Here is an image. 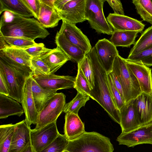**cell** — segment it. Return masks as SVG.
<instances>
[{"mask_svg":"<svg viewBox=\"0 0 152 152\" xmlns=\"http://www.w3.org/2000/svg\"><path fill=\"white\" fill-rule=\"evenodd\" d=\"M41 1L47 5L53 6V3L55 0H41Z\"/></svg>","mask_w":152,"mask_h":152,"instance_id":"cell-48","label":"cell"},{"mask_svg":"<svg viewBox=\"0 0 152 152\" xmlns=\"http://www.w3.org/2000/svg\"><path fill=\"white\" fill-rule=\"evenodd\" d=\"M111 71L118 78L122 86L125 103L136 98L142 93L138 82L127 66L125 58L119 55H117Z\"/></svg>","mask_w":152,"mask_h":152,"instance_id":"cell-4","label":"cell"},{"mask_svg":"<svg viewBox=\"0 0 152 152\" xmlns=\"http://www.w3.org/2000/svg\"><path fill=\"white\" fill-rule=\"evenodd\" d=\"M18 102L6 95L0 94V118L12 115L20 116L24 113L23 107Z\"/></svg>","mask_w":152,"mask_h":152,"instance_id":"cell-24","label":"cell"},{"mask_svg":"<svg viewBox=\"0 0 152 152\" xmlns=\"http://www.w3.org/2000/svg\"><path fill=\"white\" fill-rule=\"evenodd\" d=\"M59 32L69 42L83 50L86 55L91 51L92 48L89 40L75 25L63 20Z\"/></svg>","mask_w":152,"mask_h":152,"instance_id":"cell-13","label":"cell"},{"mask_svg":"<svg viewBox=\"0 0 152 152\" xmlns=\"http://www.w3.org/2000/svg\"><path fill=\"white\" fill-rule=\"evenodd\" d=\"M127 58L140 61L148 67L152 66V46L138 54L128 56Z\"/></svg>","mask_w":152,"mask_h":152,"instance_id":"cell-38","label":"cell"},{"mask_svg":"<svg viewBox=\"0 0 152 152\" xmlns=\"http://www.w3.org/2000/svg\"><path fill=\"white\" fill-rule=\"evenodd\" d=\"M86 0H69L61 10L57 11L62 20L74 25L86 20Z\"/></svg>","mask_w":152,"mask_h":152,"instance_id":"cell-12","label":"cell"},{"mask_svg":"<svg viewBox=\"0 0 152 152\" xmlns=\"http://www.w3.org/2000/svg\"><path fill=\"white\" fill-rule=\"evenodd\" d=\"M126 64L137 79L142 92L152 96V69L141 62L125 59Z\"/></svg>","mask_w":152,"mask_h":152,"instance_id":"cell-10","label":"cell"},{"mask_svg":"<svg viewBox=\"0 0 152 152\" xmlns=\"http://www.w3.org/2000/svg\"><path fill=\"white\" fill-rule=\"evenodd\" d=\"M132 3L141 18L152 25V0H133Z\"/></svg>","mask_w":152,"mask_h":152,"instance_id":"cell-31","label":"cell"},{"mask_svg":"<svg viewBox=\"0 0 152 152\" xmlns=\"http://www.w3.org/2000/svg\"><path fill=\"white\" fill-rule=\"evenodd\" d=\"M66 96L62 93H57L39 113L35 129H40L56 121L63 112L66 105Z\"/></svg>","mask_w":152,"mask_h":152,"instance_id":"cell-7","label":"cell"},{"mask_svg":"<svg viewBox=\"0 0 152 152\" xmlns=\"http://www.w3.org/2000/svg\"><path fill=\"white\" fill-rule=\"evenodd\" d=\"M60 134L56 121L38 129H31V142L33 152H39L51 143Z\"/></svg>","mask_w":152,"mask_h":152,"instance_id":"cell-8","label":"cell"},{"mask_svg":"<svg viewBox=\"0 0 152 152\" xmlns=\"http://www.w3.org/2000/svg\"><path fill=\"white\" fill-rule=\"evenodd\" d=\"M116 140L119 145L128 147L144 144L152 145V124L141 126L127 133H121Z\"/></svg>","mask_w":152,"mask_h":152,"instance_id":"cell-9","label":"cell"},{"mask_svg":"<svg viewBox=\"0 0 152 152\" xmlns=\"http://www.w3.org/2000/svg\"><path fill=\"white\" fill-rule=\"evenodd\" d=\"M135 103L141 126L152 124V96L142 92L135 98Z\"/></svg>","mask_w":152,"mask_h":152,"instance_id":"cell-19","label":"cell"},{"mask_svg":"<svg viewBox=\"0 0 152 152\" xmlns=\"http://www.w3.org/2000/svg\"><path fill=\"white\" fill-rule=\"evenodd\" d=\"M55 43L69 57L70 60L77 64L86 55L85 53L75 45L69 42L64 36L58 31L56 34Z\"/></svg>","mask_w":152,"mask_h":152,"instance_id":"cell-20","label":"cell"},{"mask_svg":"<svg viewBox=\"0 0 152 152\" xmlns=\"http://www.w3.org/2000/svg\"><path fill=\"white\" fill-rule=\"evenodd\" d=\"M107 76L108 86L111 97L116 107L119 110L125 103L114 85L109 73L107 74Z\"/></svg>","mask_w":152,"mask_h":152,"instance_id":"cell-39","label":"cell"},{"mask_svg":"<svg viewBox=\"0 0 152 152\" xmlns=\"http://www.w3.org/2000/svg\"><path fill=\"white\" fill-rule=\"evenodd\" d=\"M9 46L6 42L4 37L0 33V50Z\"/></svg>","mask_w":152,"mask_h":152,"instance_id":"cell-46","label":"cell"},{"mask_svg":"<svg viewBox=\"0 0 152 152\" xmlns=\"http://www.w3.org/2000/svg\"><path fill=\"white\" fill-rule=\"evenodd\" d=\"M64 135L69 141L75 139L85 132L84 124L78 115L72 113H65Z\"/></svg>","mask_w":152,"mask_h":152,"instance_id":"cell-21","label":"cell"},{"mask_svg":"<svg viewBox=\"0 0 152 152\" xmlns=\"http://www.w3.org/2000/svg\"><path fill=\"white\" fill-rule=\"evenodd\" d=\"M152 46V25L146 29L135 42L128 56L136 55Z\"/></svg>","mask_w":152,"mask_h":152,"instance_id":"cell-29","label":"cell"},{"mask_svg":"<svg viewBox=\"0 0 152 152\" xmlns=\"http://www.w3.org/2000/svg\"><path fill=\"white\" fill-rule=\"evenodd\" d=\"M4 11L26 18L34 17L23 0H0V14Z\"/></svg>","mask_w":152,"mask_h":152,"instance_id":"cell-26","label":"cell"},{"mask_svg":"<svg viewBox=\"0 0 152 152\" xmlns=\"http://www.w3.org/2000/svg\"><path fill=\"white\" fill-rule=\"evenodd\" d=\"M51 49L46 48L43 43H37L36 45L24 49L25 51L31 57L39 56L43 53H46Z\"/></svg>","mask_w":152,"mask_h":152,"instance_id":"cell-40","label":"cell"},{"mask_svg":"<svg viewBox=\"0 0 152 152\" xmlns=\"http://www.w3.org/2000/svg\"><path fill=\"white\" fill-rule=\"evenodd\" d=\"M119 111L121 133H127L141 126L136 108L135 99L126 103Z\"/></svg>","mask_w":152,"mask_h":152,"instance_id":"cell-16","label":"cell"},{"mask_svg":"<svg viewBox=\"0 0 152 152\" xmlns=\"http://www.w3.org/2000/svg\"><path fill=\"white\" fill-rule=\"evenodd\" d=\"M43 59L48 66L51 74H54L67 61L70 60L69 57L58 47L51 49L45 53Z\"/></svg>","mask_w":152,"mask_h":152,"instance_id":"cell-23","label":"cell"},{"mask_svg":"<svg viewBox=\"0 0 152 152\" xmlns=\"http://www.w3.org/2000/svg\"><path fill=\"white\" fill-rule=\"evenodd\" d=\"M113 31H133L142 32L145 25L141 21L125 15L110 13L107 18Z\"/></svg>","mask_w":152,"mask_h":152,"instance_id":"cell-17","label":"cell"},{"mask_svg":"<svg viewBox=\"0 0 152 152\" xmlns=\"http://www.w3.org/2000/svg\"><path fill=\"white\" fill-rule=\"evenodd\" d=\"M69 0H55L53 6L57 11L61 10L65 4Z\"/></svg>","mask_w":152,"mask_h":152,"instance_id":"cell-45","label":"cell"},{"mask_svg":"<svg viewBox=\"0 0 152 152\" xmlns=\"http://www.w3.org/2000/svg\"><path fill=\"white\" fill-rule=\"evenodd\" d=\"M63 152H69V151H68L66 150H65Z\"/></svg>","mask_w":152,"mask_h":152,"instance_id":"cell-49","label":"cell"},{"mask_svg":"<svg viewBox=\"0 0 152 152\" xmlns=\"http://www.w3.org/2000/svg\"><path fill=\"white\" fill-rule=\"evenodd\" d=\"M23 2L31 11L34 17L37 20L38 19L41 8L40 0H23Z\"/></svg>","mask_w":152,"mask_h":152,"instance_id":"cell-41","label":"cell"},{"mask_svg":"<svg viewBox=\"0 0 152 152\" xmlns=\"http://www.w3.org/2000/svg\"><path fill=\"white\" fill-rule=\"evenodd\" d=\"M31 87L36 107L39 113L57 93V91L42 87L32 76Z\"/></svg>","mask_w":152,"mask_h":152,"instance_id":"cell-22","label":"cell"},{"mask_svg":"<svg viewBox=\"0 0 152 152\" xmlns=\"http://www.w3.org/2000/svg\"><path fill=\"white\" fill-rule=\"evenodd\" d=\"M114 12V13L120 15H125L124 10L121 1L119 0L106 1Z\"/></svg>","mask_w":152,"mask_h":152,"instance_id":"cell-42","label":"cell"},{"mask_svg":"<svg viewBox=\"0 0 152 152\" xmlns=\"http://www.w3.org/2000/svg\"><path fill=\"white\" fill-rule=\"evenodd\" d=\"M15 125L9 124L0 126V152H9Z\"/></svg>","mask_w":152,"mask_h":152,"instance_id":"cell-30","label":"cell"},{"mask_svg":"<svg viewBox=\"0 0 152 152\" xmlns=\"http://www.w3.org/2000/svg\"><path fill=\"white\" fill-rule=\"evenodd\" d=\"M0 74L7 86L8 96L21 103L23 87L28 77L12 68L1 58Z\"/></svg>","mask_w":152,"mask_h":152,"instance_id":"cell-6","label":"cell"},{"mask_svg":"<svg viewBox=\"0 0 152 152\" xmlns=\"http://www.w3.org/2000/svg\"><path fill=\"white\" fill-rule=\"evenodd\" d=\"M33 78L42 88L57 91L74 88L76 77L54 74L33 76Z\"/></svg>","mask_w":152,"mask_h":152,"instance_id":"cell-14","label":"cell"},{"mask_svg":"<svg viewBox=\"0 0 152 152\" xmlns=\"http://www.w3.org/2000/svg\"><path fill=\"white\" fill-rule=\"evenodd\" d=\"M109 73L111 77L114 85L120 93L122 98L125 102L122 88L120 82L118 78L112 71Z\"/></svg>","mask_w":152,"mask_h":152,"instance_id":"cell-43","label":"cell"},{"mask_svg":"<svg viewBox=\"0 0 152 152\" xmlns=\"http://www.w3.org/2000/svg\"><path fill=\"white\" fill-rule=\"evenodd\" d=\"M91 59L94 74V86L89 96L96 101L117 123L120 122L119 110L116 107L109 90L107 73L97 58L94 46L88 54Z\"/></svg>","mask_w":152,"mask_h":152,"instance_id":"cell-1","label":"cell"},{"mask_svg":"<svg viewBox=\"0 0 152 152\" xmlns=\"http://www.w3.org/2000/svg\"><path fill=\"white\" fill-rule=\"evenodd\" d=\"M74 88L77 90V92L89 96L91 89L89 84L81 69L78 66Z\"/></svg>","mask_w":152,"mask_h":152,"instance_id":"cell-36","label":"cell"},{"mask_svg":"<svg viewBox=\"0 0 152 152\" xmlns=\"http://www.w3.org/2000/svg\"><path fill=\"white\" fill-rule=\"evenodd\" d=\"M89 84L91 90L94 86V74L91 59L88 54L78 64Z\"/></svg>","mask_w":152,"mask_h":152,"instance_id":"cell-34","label":"cell"},{"mask_svg":"<svg viewBox=\"0 0 152 152\" xmlns=\"http://www.w3.org/2000/svg\"><path fill=\"white\" fill-rule=\"evenodd\" d=\"M12 14L10 20L1 17L0 33L4 37H20L34 40L38 38L44 39L50 34L37 19Z\"/></svg>","mask_w":152,"mask_h":152,"instance_id":"cell-2","label":"cell"},{"mask_svg":"<svg viewBox=\"0 0 152 152\" xmlns=\"http://www.w3.org/2000/svg\"><path fill=\"white\" fill-rule=\"evenodd\" d=\"M20 152H33L31 141Z\"/></svg>","mask_w":152,"mask_h":152,"instance_id":"cell-47","label":"cell"},{"mask_svg":"<svg viewBox=\"0 0 152 152\" xmlns=\"http://www.w3.org/2000/svg\"><path fill=\"white\" fill-rule=\"evenodd\" d=\"M0 51L15 63L31 68L32 57L24 49L8 46Z\"/></svg>","mask_w":152,"mask_h":152,"instance_id":"cell-27","label":"cell"},{"mask_svg":"<svg viewBox=\"0 0 152 152\" xmlns=\"http://www.w3.org/2000/svg\"><path fill=\"white\" fill-rule=\"evenodd\" d=\"M105 0H86L85 18L98 34L112 35L113 30L105 17L103 11Z\"/></svg>","mask_w":152,"mask_h":152,"instance_id":"cell-5","label":"cell"},{"mask_svg":"<svg viewBox=\"0 0 152 152\" xmlns=\"http://www.w3.org/2000/svg\"><path fill=\"white\" fill-rule=\"evenodd\" d=\"M4 39L9 46L24 49L37 44L34 40L23 38L4 37Z\"/></svg>","mask_w":152,"mask_h":152,"instance_id":"cell-37","label":"cell"},{"mask_svg":"<svg viewBox=\"0 0 152 152\" xmlns=\"http://www.w3.org/2000/svg\"><path fill=\"white\" fill-rule=\"evenodd\" d=\"M15 126L9 152H20L31 141V129L25 120L15 124Z\"/></svg>","mask_w":152,"mask_h":152,"instance_id":"cell-18","label":"cell"},{"mask_svg":"<svg viewBox=\"0 0 152 152\" xmlns=\"http://www.w3.org/2000/svg\"><path fill=\"white\" fill-rule=\"evenodd\" d=\"M139 32L127 31H113L109 41L116 47H129L135 43Z\"/></svg>","mask_w":152,"mask_h":152,"instance_id":"cell-28","label":"cell"},{"mask_svg":"<svg viewBox=\"0 0 152 152\" xmlns=\"http://www.w3.org/2000/svg\"><path fill=\"white\" fill-rule=\"evenodd\" d=\"M110 139L97 132H84L77 138L69 141L65 150L70 152H113Z\"/></svg>","mask_w":152,"mask_h":152,"instance_id":"cell-3","label":"cell"},{"mask_svg":"<svg viewBox=\"0 0 152 152\" xmlns=\"http://www.w3.org/2000/svg\"><path fill=\"white\" fill-rule=\"evenodd\" d=\"M90 98L87 94L77 92L75 96L69 102L66 103L63 112L65 113L70 112L78 115L79 110L85 106Z\"/></svg>","mask_w":152,"mask_h":152,"instance_id":"cell-32","label":"cell"},{"mask_svg":"<svg viewBox=\"0 0 152 152\" xmlns=\"http://www.w3.org/2000/svg\"><path fill=\"white\" fill-rule=\"evenodd\" d=\"M69 142L64 134H60L51 143L39 152H63Z\"/></svg>","mask_w":152,"mask_h":152,"instance_id":"cell-35","label":"cell"},{"mask_svg":"<svg viewBox=\"0 0 152 152\" xmlns=\"http://www.w3.org/2000/svg\"><path fill=\"white\" fill-rule=\"evenodd\" d=\"M41 1V6L37 20L45 28H53L58 25L61 19L53 6L47 5Z\"/></svg>","mask_w":152,"mask_h":152,"instance_id":"cell-25","label":"cell"},{"mask_svg":"<svg viewBox=\"0 0 152 152\" xmlns=\"http://www.w3.org/2000/svg\"><path fill=\"white\" fill-rule=\"evenodd\" d=\"M48 52L32 58L31 68L33 76L45 75L50 74L48 66L43 59L44 55Z\"/></svg>","mask_w":152,"mask_h":152,"instance_id":"cell-33","label":"cell"},{"mask_svg":"<svg viewBox=\"0 0 152 152\" xmlns=\"http://www.w3.org/2000/svg\"><path fill=\"white\" fill-rule=\"evenodd\" d=\"M94 47L99 62L107 73H109L115 57L119 55L116 47L105 38L99 40Z\"/></svg>","mask_w":152,"mask_h":152,"instance_id":"cell-15","label":"cell"},{"mask_svg":"<svg viewBox=\"0 0 152 152\" xmlns=\"http://www.w3.org/2000/svg\"><path fill=\"white\" fill-rule=\"evenodd\" d=\"M0 94L9 96L8 88L2 75L0 74Z\"/></svg>","mask_w":152,"mask_h":152,"instance_id":"cell-44","label":"cell"},{"mask_svg":"<svg viewBox=\"0 0 152 152\" xmlns=\"http://www.w3.org/2000/svg\"><path fill=\"white\" fill-rule=\"evenodd\" d=\"M32 74L26 79L24 85L21 100L25 122L29 127L32 124L36 125L38 113L36 108L32 90Z\"/></svg>","mask_w":152,"mask_h":152,"instance_id":"cell-11","label":"cell"}]
</instances>
